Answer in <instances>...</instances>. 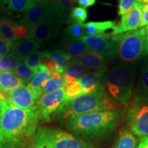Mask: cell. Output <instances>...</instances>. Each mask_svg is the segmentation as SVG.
<instances>
[{
	"label": "cell",
	"instance_id": "obj_1",
	"mask_svg": "<svg viewBox=\"0 0 148 148\" xmlns=\"http://www.w3.org/2000/svg\"><path fill=\"white\" fill-rule=\"evenodd\" d=\"M39 119L36 107L25 110L1 101L0 148H23L35 134Z\"/></svg>",
	"mask_w": 148,
	"mask_h": 148
},
{
	"label": "cell",
	"instance_id": "obj_2",
	"mask_svg": "<svg viewBox=\"0 0 148 148\" xmlns=\"http://www.w3.org/2000/svg\"><path fill=\"white\" fill-rule=\"evenodd\" d=\"M119 110H102L73 116L65 121L66 128L86 139H99L114 132L119 121Z\"/></svg>",
	"mask_w": 148,
	"mask_h": 148
},
{
	"label": "cell",
	"instance_id": "obj_3",
	"mask_svg": "<svg viewBox=\"0 0 148 148\" xmlns=\"http://www.w3.org/2000/svg\"><path fill=\"white\" fill-rule=\"evenodd\" d=\"M136 77V64L121 63L114 66L105 74V90L113 100L126 105L132 97Z\"/></svg>",
	"mask_w": 148,
	"mask_h": 148
},
{
	"label": "cell",
	"instance_id": "obj_4",
	"mask_svg": "<svg viewBox=\"0 0 148 148\" xmlns=\"http://www.w3.org/2000/svg\"><path fill=\"white\" fill-rule=\"evenodd\" d=\"M119 106L120 103L113 100L106 90H102L93 93L83 94L67 101L57 114L62 119L66 120L71 116L90 112L117 110Z\"/></svg>",
	"mask_w": 148,
	"mask_h": 148
},
{
	"label": "cell",
	"instance_id": "obj_5",
	"mask_svg": "<svg viewBox=\"0 0 148 148\" xmlns=\"http://www.w3.org/2000/svg\"><path fill=\"white\" fill-rule=\"evenodd\" d=\"M117 42L116 56L122 63L136 64L143 56L145 27L112 36Z\"/></svg>",
	"mask_w": 148,
	"mask_h": 148
},
{
	"label": "cell",
	"instance_id": "obj_6",
	"mask_svg": "<svg viewBox=\"0 0 148 148\" xmlns=\"http://www.w3.org/2000/svg\"><path fill=\"white\" fill-rule=\"evenodd\" d=\"M130 131L140 138L148 137V97L135 96L127 112Z\"/></svg>",
	"mask_w": 148,
	"mask_h": 148
},
{
	"label": "cell",
	"instance_id": "obj_7",
	"mask_svg": "<svg viewBox=\"0 0 148 148\" xmlns=\"http://www.w3.org/2000/svg\"><path fill=\"white\" fill-rule=\"evenodd\" d=\"M36 133L45 138L53 148H93L82 138L59 129L40 127Z\"/></svg>",
	"mask_w": 148,
	"mask_h": 148
},
{
	"label": "cell",
	"instance_id": "obj_8",
	"mask_svg": "<svg viewBox=\"0 0 148 148\" xmlns=\"http://www.w3.org/2000/svg\"><path fill=\"white\" fill-rule=\"evenodd\" d=\"M66 102L64 87L56 91L42 94L36 104L39 119L49 121L51 116L58 114Z\"/></svg>",
	"mask_w": 148,
	"mask_h": 148
},
{
	"label": "cell",
	"instance_id": "obj_9",
	"mask_svg": "<svg viewBox=\"0 0 148 148\" xmlns=\"http://www.w3.org/2000/svg\"><path fill=\"white\" fill-rule=\"evenodd\" d=\"M86 45L90 50L101 56L104 58H113L116 56L117 42H116L111 34H104L100 36H84L79 38Z\"/></svg>",
	"mask_w": 148,
	"mask_h": 148
},
{
	"label": "cell",
	"instance_id": "obj_10",
	"mask_svg": "<svg viewBox=\"0 0 148 148\" xmlns=\"http://www.w3.org/2000/svg\"><path fill=\"white\" fill-rule=\"evenodd\" d=\"M40 95L24 85L6 92V101L18 108L31 110L36 107V101Z\"/></svg>",
	"mask_w": 148,
	"mask_h": 148
},
{
	"label": "cell",
	"instance_id": "obj_11",
	"mask_svg": "<svg viewBox=\"0 0 148 148\" xmlns=\"http://www.w3.org/2000/svg\"><path fill=\"white\" fill-rule=\"evenodd\" d=\"M49 18L53 19L51 14L49 2L48 1H40L35 3L23 14L20 22L30 31L36 24Z\"/></svg>",
	"mask_w": 148,
	"mask_h": 148
},
{
	"label": "cell",
	"instance_id": "obj_12",
	"mask_svg": "<svg viewBox=\"0 0 148 148\" xmlns=\"http://www.w3.org/2000/svg\"><path fill=\"white\" fill-rule=\"evenodd\" d=\"M142 5L140 3H135L128 13L121 16V21L114 27L111 35L114 36L137 29L141 21Z\"/></svg>",
	"mask_w": 148,
	"mask_h": 148
},
{
	"label": "cell",
	"instance_id": "obj_13",
	"mask_svg": "<svg viewBox=\"0 0 148 148\" xmlns=\"http://www.w3.org/2000/svg\"><path fill=\"white\" fill-rule=\"evenodd\" d=\"M59 24L60 23L52 18L43 20L31 29L30 37L39 44L47 42L58 32Z\"/></svg>",
	"mask_w": 148,
	"mask_h": 148
},
{
	"label": "cell",
	"instance_id": "obj_14",
	"mask_svg": "<svg viewBox=\"0 0 148 148\" xmlns=\"http://www.w3.org/2000/svg\"><path fill=\"white\" fill-rule=\"evenodd\" d=\"M69 62L95 71H106L108 69L107 59L92 50H89L78 58L71 60Z\"/></svg>",
	"mask_w": 148,
	"mask_h": 148
},
{
	"label": "cell",
	"instance_id": "obj_15",
	"mask_svg": "<svg viewBox=\"0 0 148 148\" xmlns=\"http://www.w3.org/2000/svg\"><path fill=\"white\" fill-rule=\"evenodd\" d=\"M106 71H94L86 73L77 79L83 89L84 94H90L105 90L103 79Z\"/></svg>",
	"mask_w": 148,
	"mask_h": 148
},
{
	"label": "cell",
	"instance_id": "obj_16",
	"mask_svg": "<svg viewBox=\"0 0 148 148\" xmlns=\"http://www.w3.org/2000/svg\"><path fill=\"white\" fill-rule=\"evenodd\" d=\"M36 3V0H0V10L8 15H21Z\"/></svg>",
	"mask_w": 148,
	"mask_h": 148
},
{
	"label": "cell",
	"instance_id": "obj_17",
	"mask_svg": "<svg viewBox=\"0 0 148 148\" xmlns=\"http://www.w3.org/2000/svg\"><path fill=\"white\" fill-rule=\"evenodd\" d=\"M77 0H50L49 2L51 16L58 23L66 22L68 14Z\"/></svg>",
	"mask_w": 148,
	"mask_h": 148
},
{
	"label": "cell",
	"instance_id": "obj_18",
	"mask_svg": "<svg viewBox=\"0 0 148 148\" xmlns=\"http://www.w3.org/2000/svg\"><path fill=\"white\" fill-rule=\"evenodd\" d=\"M59 49L66 53L71 60L78 58L90 50L81 40L69 38H65L61 41Z\"/></svg>",
	"mask_w": 148,
	"mask_h": 148
},
{
	"label": "cell",
	"instance_id": "obj_19",
	"mask_svg": "<svg viewBox=\"0 0 148 148\" xmlns=\"http://www.w3.org/2000/svg\"><path fill=\"white\" fill-rule=\"evenodd\" d=\"M40 44L38 42L32 37H29L14 42L10 52L23 61L30 53L38 50Z\"/></svg>",
	"mask_w": 148,
	"mask_h": 148
},
{
	"label": "cell",
	"instance_id": "obj_20",
	"mask_svg": "<svg viewBox=\"0 0 148 148\" xmlns=\"http://www.w3.org/2000/svg\"><path fill=\"white\" fill-rule=\"evenodd\" d=\"M116 25V24L115 21H106L101 22L90 21L83 24L86 36H90L102 35L108 29H114Z\"/></svg>",
	"mask_w": 148,
	"mask_h": 148
},
{
	"label": "cell",
	"instance_id": "obj_21",
	"mask_svg": "<svg viewBox=\"0 0 148 148\" xmlns=\"http://www.w3.org/2000/svg\"><path fill=\"white\" fill-rule=\"evenodd\" d=\"M24 85L23 81L16 76L14 71L0 72V89L3 92H8Z\"/></svg>",
	"mask_w": 148,
	"mask_h": 148
},
{
	"label": "cell",
	"instance_id": "obj_22",
	"mask_svg": "<svg viewBox=\"0 0 148 148\" xmlns=\"http://www.w3.org/2000/svg\"><path fill=\"white\" fill-rule=\"evenodd\" d=\"M42 56L51 59L54 62L56 66V72L60 74L63 73L64 68L71 60L69 57L60 49H56L52 51H42Z\"/></svg>",
	"mask_w": 148,
	"mask_h": 148
},
{
	"label": "cell",
	"instance_id": "obj_23",
	"mask_svg": "<svg viewBox=\"0 0 148 148\" xmlns=\"http://www.w3.org/2000/svg\"><path fill=\"white\" fill-rule=\"evenodd\" d=\"M90 71L91 70L88 68L69 62L64 68L63 73H62V76L66 85L73 81L77 80L86 73H89Z\"/></svg>",
	"mask_w": 148,
	"mask_h": 148
},
{
	"label": "cell",
	"instance_id": "obj_24",
	"mask_svg": "<svg viewBox=\"0 0 148 148\" xmlns=\"http://www.w3.org/2000/svg\"><path fill=\"white\" fill-rule=\"evenodd\" d=\"M112 148H138L137 139L130 131L124 129L119 132Z\"/></svg>",
	"mask_w": 148,
	"mask_h": 148
},
{
	"label": "cell",
	"instance_id": "obj_25",
	"mask_svg": "<svg viewBox=\"0 0 148 148\" xmlns=\"http://www.w3.org/2000/svg\"><path fill=\"white\" fill-rule=\"evenodd\" d=\"M18 23L9 18H0V34L5 39L15 42L16 32Z\"/></svg>",
	"mask_w": 148,
	"mask_h": 148
},
{
	"label": "cell",
	"instance_id": "obj_26",
	"mask_svg": "<svg viewBox=\"0 0 148 148\" xmlns=\"http://www.w3.org/2000/svg\"><path fill=\"white\" fill-rule=\"evenodd\" d=\"M66 83L62 76V74L53 73L51 76L46 79L40 85L42 93H48L56 91L60 88L64 87Z\"/></svg>",
	"mask_w": 148,
	"mask_h": 148
},
{
	"label": "cell",
	"instance_id": "obj_27",
	"mask_svg": "<svg viewBox=\"0 0 148 148\" xmlns=\"http://www.w3.org/2000/svg\"><path fill=\"white\" fill-rule=\"evenodd\" d=\"M135 96L148 97V58L145 60L142 67Z\"/></svg>",
	"mask_w": 148,
	"mask_h": 148
},
{
	"label": "cell",
	"instance_id": "obj_28",
	"mask_svg": "<svg viewBox=\"0 0 148 148\" xmlns=\"http://www.w3.org/2000/svg\"><path fill=\"white\" fill-rule=\"evenodd\" d=\"M52 75L49 70H42L35 74L31 81L27 84V86L30 90L35 91L40 95H42V90L40 88V85L44 81L50 77Z\"/></svg>",
	"mask_w": 148,
	"mask_h": 148
},
{
	"label": "cell",
	"instance_id": "obj_29",
	"mask_svg": "<svg viewBox=\"0 0 148 148\" xmlns=\"http://www.w3.org/2000/svg\"><path fill=\"white\" fill-rule=\"evenodd\" d=\"M88 16V12L86 8L81 6H75L71 8L68 15L66 23L71 24H83Z\"/></svg>",
	"mask_w": 148,
	"mask_h": 148
},
{
	"label": "cell",
	"instance_id": "obj_30",
	"mask_svg": "<svg viewBox=\"0 0 148 148\" xmlns=\"http://www.w3.org/2000/svg\"><path fill=\"white\" fill-rule=\"evenodd\" d=\"M19 59L10 52L0 57V72L13 71L20 62Z\"/></svg>",
	"mask_w": 148,
	"mask_h": 148
},
{
	"label": "cell",
	"instance_id": "obj_31",
	"mask_svg": "<svg viewBox=\"0 0 148 148\" xmlns=\"http://www.w3.org/2000/svg\"><path fill=\"white\" fill-rule=\"evenodd\" d=\"M13 71L16 76L23 81L24 84H28L35 75L34 72L25 65L23 61H20Z\"/></svg>",
	"mask_w": 148,
	"mask_h": 148
},
{
	"label": "cell",
	"instance_id": "obj_32",
	"mask_svg": "<svg viewBox=\"0 0 148 148\" xmlns=\"http://www.w3.org/2000/svg\"><path fill=\"white\" fill-rule=\"evenodd\" d=\"M65 95L67 101L75 99L79 95H83V89L78 80H75L69 84H67L64 86Z\"/></svg>",
	"mask_w": 148,
	"mask_h": 148
},
{
	"label": "cell",
	"instance_id": "obj_33",
	"mask_svg": "<svg viewBox=\"0 0 148 148\" xmlns=\"http://www.w3.org/2000/svg\"><path fill=\"white\" fill-rule=\"evenodd\" d=\"M83 24L75 23L69 25L64 29V34H65L66 38L79 39L81 37L86 36Z\"/></svg>",
	"mask_w": 148,
	"mask_h": 148
},
{
	"label": "cell",
	"instance_id": "obj_34",
	"mask_svg": "<svg viewBox=\"0 0 148 148\" xmlns=\"http://www.w3.org/2000/svg\"><path fill=\"white\" fill-rule=\"evenodd\" d=\"M42 57V51H36L30 53L23 60L24 64L28 66L36 74L38 71V67L40 64V58Z\"/></svg>",
	"mask_w": 148,
	"mask_h": 148
},
{
	"label": "cell",
	"instance_id": "obj_35",
	"mask_svg": "<svg viewBox=\"0 0 148 148\" xmlns=\"http://www.w3.org/2000/svg\"><path fill=\"white\" fill-rule=\"evenodd\" d=\"M135 3L136 0H119L118 5V14L123 16L128 13L133 8Z\"/></svg>",
	"mask_w": 148,
	"mask_h": 148
},
{
	"label": "cell",
	"instance_id": "obj_36",
	"mask_svg": "<svg viewBox=\"0 0 148 148\" xmlns=\"http://www.w3.org/2000/svg\"><path fill=\"white\" fill-rule=\"evenodd\" d=\"M14 42L5 39L0 34V57L8 55L12 50Z\"/></svg>",
	"mask_w": 148,
	"mask_h": 148
},
{
	"label": "cell",
	"instance_id": "obj_37",
	"mask_svg": "<svg viewBox=\"0 0 148 148\" xmlns=\"http://www.w3.org/2000/svg\"><path fill=\"white\" fill-rule=\"evenodd\" d=\"M25 148H53L43 137L36 133L34 142Z\"/></svg>",
	"mask_w": 148,
	"mask_h": 148
},
{
	"label": "cell",
	"instance_id": "obj_38",
	"mask_svg": "<svg viewBox=\"0 0 148 148\" xmlns=\"http://www.w3.org/2000/svg\"><path fill=\"white\" fill-rule=\"evenodd\" d=\"M148 25V4H143L142 5V16L140 21V27Z\"/></svg>",
	"mask_w": 148,
	"mask_h": 148
},
{
	"label": "cell",
	"instance_id": "obj_39",
	"mask_svg": "<svg viewBox=\"0 0 148 148\" xmlns=\"http://www.w3.org/2000/svg\"><path fill=\"white\" fill-rule=\"evenodd\" d=\"M96 0H77V2L82 8H87L95 4Z\"/></svg>",
	"mask_w": 148,
	"mask_h": 148
},
{
	"label": "cell",
	"instance_id": "obj_40",
	"mask_svg": "<svg viewBox=\"0 0 148 148\" xmlns=\"http://www.w3.org/2000/svg\"><path fill=\"white\" fill-rule=\"evenodd\" d=\"M138 148H148V137L142 138L140 139Z\"/></svg>",
	"mask_w": 148,
	"mask_h": 148
},
{
	"label": "cell",
	"instance_id": "obj_41",
	"mask_svg": "<svg viewBox=\"0 0 148 148\" xmlns=\"http://www.w3.org/2000/svg\"><path fill=\"white\" fill-rule=\"evenodd\" d=\"M147 47H148V25L147 27H145V45H144V51H145Z\"/></svg>",
	"mask_w": 148,
	"mask_h": 148
},
{
	"label": "cell",
	"instance_id": "obj_42",
	"mask_svg": "<svg viewBox=\"0 0 148 148\" xmlns=\"http://www.w3.org/2000/svg\"><path fill=\"white\" fill-rule=\"evenodd\" d=\"M6 101V92H3L0 89V101Z\"/></svg>",
	"mask_w": 148,
	"mask_h": 148
},
{
	"label": "cell",
	"instance_id": "obj_43",
	"mask_svg": "<svg viewBox=\"0 0 148 148\" xmlns=\"http://www.w3.org/2000/svg\"><path fill=\"white\" fill-rule=\"evenodd\" d=\"M136 2L140 3V4L143 5V0H136Z\"/></svg>",
	"mask_w": 148,
	"mask_h": 148
},
{
	"label": "cell",
	"instance_id": "obj_44",
	"mask_svg": "<svg viewBox=\"0 0 148 148\" xmlns=\"http://www.w3.org/2000/svg\"><path fill=\"white\" fill-rule=\"evenodd\" d=\"M146 55H148V47L143 51V56H146Z\"/></svg>",
	"mask_w": 148,
	"mask_h": 148
},
{
	"label": "cell",
	"instance_id": "obj_45",
	"mask_svg": "<svg viewBox=\"0 0 148 148\" xmlns=\"http://www.w3.org/2000/svg\"><path fill=\"white\" fill-rule=\"evenodd\" d=\"M50 1V0H36L37 2H40V1Z\"/></svg>",
	"mask_w": 148,
	"mask_h": 148
},
{
	"label": "cell",
	"instance_id": "obj_46",
	"mask_svg": "<svg viewBox=\"0 0 148 148\" xmlns=\"http://www.w3.org/2000/svg\"><path fill=\"white\" fill-rule=\"evenodd\" d=\"M143 4H148V0H143Z\"/></svg>",
	"mask_w": 148,
	"mask_h": 148
},
{
	"label": "cell",
	"instance_id": "obj_47",
	"mask_svg": "<svg viewBox=\"0 0 148 148\" xmlns=\"http://www.w3.org/2000/svg\"><path fill=\"white\" fill-rule=\"evenodd\" d=\"M1 103L0 102V123H1Z\"/></svg>",
	"mask_w": 148,
	"mask_h": 148
},
{
	"label": "cell",
	"instance_id": "obj_48",
	"mask_svg": "<svg viewBox=\"0 0 148 148\" xmlns=\"http://www.w3.org/2000/svg\"><path fill=\"white\" fill-rule=\"evenodd\" d=\"M0 18H1V16H0Z\"/></svg>",
	"mask_w": 148,
	"mask_h": 148
},
{
	"label": "cell",
	"instance_id": "obj_49",
	"mask_svg": "<svg viewBox=\"0 0 148 148\" xmlns=\"http://www.w3.org/2000/svg\"><path fill=\"white\" fill-rule=\"evenodd\" d=\"M0 102H1V101H0Z\"/></svg>",
	"mask_w": 148,
	"mask_h": 148
},
{
	"label": "cell",
	"instance_id": "obj_50",
	"mask_svg": "<svg viewBox=\"0 0 148 148\" xmlns=\"http://www.w3.org/2000/svg\"><path fill=\"white\" fill-rule=\"evenodd\" d=\"M36 2H37V1H36Z\"/></svg>",
	"mask_w": 148,
	"mask_h": 148
}]
</instances>
